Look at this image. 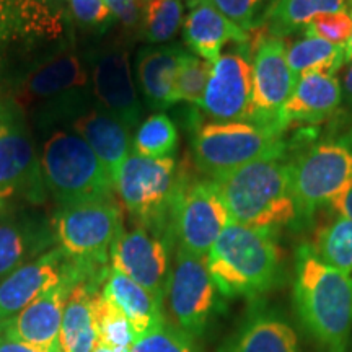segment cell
I'll return each instance as SVG.
<instances>
[{
  "mask_svg": "<svg viewBox=\"0 0 352 352\" xmlns=\"http://www.w3.org/2000/svg\"><path fill=\"white\" fill-rule=\"evenodd\" d=\"M294 303L321 349L346 351L352 331V274L321 261L310 245H302L296 254Z\"/></svg>",
  "mask_w": 352,
  "mask_h": 352,
  "instance_id": "cell-1",
  "label": "cell"
},
{
  "mask_svg": "<svg viewBox=\"0 0 352 352\" xmlns=\"http://www.w3.org/2000/svg\"><path fill=\"white\" fill-rule=\"evenodd\" d=\"M206 263L223 297L254 298L274 287L283 256L272 228L230 222L209 250Z\"/></svg>",
  "mask_w": 352,
  "mask_h": 352,
  "instance_id": "cell-2",
  "label": "cell"
},
{
  "mask_svg": "<svg viewBox=\"0 0 352 352\" xmlns=\"http://www.w3.org/2000/svg\"><path fill=\"white\" fill-rule=\"evenodd\" d=\"M232 222L253 228H272L297 222L290 184V164L264 158L212 176Z\"/></svg>",
  "mask_w": 352,
  "mask_h": 352,
  "instance_id": "cell-3",
  "label": "cell"
},
{
  "mask_svg": "<svg viewBox=\"0 0 352 352\" xmlns=\"http://www.w3.org/2000/svg\"><path fill=\"white\" fill-rule=\"evenodd\" d=\"M188 178L178 170L175 157L148 158L131 152L121 166L114 191L138 226L173 241L175 206Z\"/></svg>",
  "mask_w": 352,
  "mask_h": 352,
  "instance_id": "cell-4",
  "label": "cell"
},
{
  "mask_svg": "<svg viewBox=\"0 0 352 352\" xmlns=\"http://www.w3.org/2000/svg\"><path fill=\"white\" fill-rule=\"evenodd\" d=\"M44 182L60 208L114 199V184L90 145L77 132L57 131L41 153Z\"/></svg>",
  "mask_w": 352,
  "mask_h": 352,
  "instance_id": "cell-5",
  "label": "cell"
},
{
  "mask_svg": "<svg viewBox=\"0 0 352 352\" xmlns=\"http://www.w3.org/2000/svg\"><path fill=\"white\" fill-rule=\"evenodd\" d=\"M284 132L252 121L206 122L196 131L192 152L197 168L210 176L264 158H283Z\"/></svg>",
  "mask_w": 352,
  "mask_h": 352,
  "instance_id": "cell-6",
  "label": "cell"
},
{
  "mask_svg": "<svg viewBox=\"0 0 352 352\" xmlns=\"http://www.w3.org/2000/svg\"><path fill=\"white\" fill-rule=\"evenodd\" d=\"M290 184L297 222L310 220L316 210L352 186V144L324 140L308 148L290 164Z\"/></svg>",
  "mask_w": 352,
  "mask_h": 352,
  "instance_id": "cell-7",
  "label": "cell"
},
{
  "mask_svg": "<svg viewBox=\"0 0 352 352\" xmlns=\"http://www.w3.org/2000/svg\"><path fill=\"white\" fill-rule=\"evenodd\" d=\"M59 248L74 259L107 266L109 250L122 232V210L116 199L64 206L54 219Z\"/></svg>",
  "mask_w": 352,
  "mask_h": 352,
  "instance_id": "cell-8",
  "label": "cell"
},
{
  "mask_svg": "<svg viewBox=\"0 0 352 352\" xmlns=\"http://www.w3.org/2000/svg\"><path fill=\"white\" fill-rule=\"evenodd\" d=\"M232 222L226 202L212 179L184 183L176 201L171 235L184 252L206 258L215 240Z\"/></svg>",
  "mask_w": 352,
  "mask_h": 352,
  "instance_id": "cell-9",
  "label": "cell"
},
{
  "mask_svg": "<svg viewBox=\"0 0 352 352\" xmlns=\"http://www.w3.org/2000/svg\"><path fill=\"white\" fill-rule=\"evenodd\" d=\"M215 287L206 258L176 248L171 267L168 297L171 318L188 336H199L208 327L215 307Z\"/></svg>",
  "mask_w": 352,
  "mask_h": 352,
  "instance_id": "cell-10",
  "label": "cell"
},
{
  "mask_svg": "<svg viewBox=\"0 0 352 352\" xmlns=\"http://www.w3.org/2000/svg\"><path fill=\"white\" fill-rule=\"evenodd\" d=\"M263 33L256 36V47L252 60L253 111L250 121L283 131L279 126V116L296 87L297 76L287 64V44L284 39L271 36L264 30Z\"/></svg>",
  "mask_w": 352,
  "mask_h": 352,
  "instance_id": "cell-11",
  "label": "cell"
},
{
  "mask_svg": "<svg viewBox=\"0 0 352 352\" xmlns=\"http://www.w3.org/2000/svg\"><path fill=\"white\" fill-rule=\"evenodd\" d=\"M109 261L129 279L164 300L170 279L168 240L138 226L116 236L109 250Z\"/></svg>",
  "mask_w": 352,
  "mask_h": 352,
  "instance_id": "cell-12",
  "label": "cell"
},
{
  "mask_svg": "<svg viewBox=\"0 0 352 352\" xmlns=\"http://www.w3.org/2000/svg\"><path fill=\"white\" fill-rule=\"evenodd\" d=\"M245 50L220 54L212 65L199 107L215 121L252 120L253 69Z\"/></svg>",
  "mask_w": 352,
  "mask_h": 352,
  "instance_id": "cell-13",
  "label": "cell"
},
{
  "mask_svg": "<svg viewBox=\"0 0 352 352\" xmlns=\"http://www.w3.org/2000/svg\"><path fill=\"white\" fill-rule=\"evenodd\" d=\"M67 254L56 248L0 279V323L19 315L47 290L67 283Z\"/></svg>",
  "mask_w": 352,
  "mask_h": 352,
  "instance_id": "cell-14",
  "label": "cell"
},
{
  "mask_svg": "<svg viewBox=\"0 0 352 352\" xmlns=\"http://www.w3.org/2000/svg\"><path fill=\"white\" fill-rule=\"evenodd\" d=\"M94 94L101 109L121 120L129 129L140 122V100L132 80L129 54L124 47L114 46L95 59L91 70Z\"/></svg>",
  "mask_w": 352,
  "mask_h": 352,
  "instance_id": "cell-15",
  "label": "cell"
},
{
  "mask_svg": "<svg viewBox=\"0 0 352 352\" xmlns=\"http://www.w3.org/2000/svg\"><path fill=\"white\" fill-rule=\"evenodd\" d=\"M38 160L19 111L0 104V202L38 184Z\"/></svg>",
  "mask_w": 352,
  "mask_h": 352,
  "instance_id": "cell-16",
  "label": "cell"
},
{
  "mask_svg": "<svg viewBox=\"0 0 352 352\" xmlns=\"http://www.w3.org/2000/svg\"><path fill=\"white\" fill-rule=\"evenodd\" d=\"M72 287L67 283L56 285L30 303L19 315L0 323V334L15 338L46 352H63L59 342L65 300Z\"/></svg>",
  "mask_w": 352,
  "mask_h": 352,
  "instance_id": "cell-17",
  "label": "cell"
},
{
  "mask_svg": "<svg viewBox=\"0 0 352 352\" xmlns=\"http://www.w3.org/2000/svg\"><path fill=\"white\" fill-rule=\"evenodd\" d=\"M342 100V87L336 76L328 74H303L285 101L279 116L280 129L294 122L316 124L336 111Z\"/></svg>",
  "mask_w": 352,
  "mask_h": 352,
  "instance_id": "cell-18",
  "label": "cell"
},
{
  "mask_svg": "<svg viewBox=\"0 0 352 352\" xmlns=\"http://www.w3.org/2000/svg\"><path fill=\"white\" fill-rule=\"evenodd\" d=\"M77 132L107 170L113 184L126 158L131 155V131L124 122L104 109H91L74 121Z\"/></svg>",
  "mask_w": 352,
  "mask_h": 352,
  "instance_id": "cell-19",
  "label": "cell"
},
{
  "mask_svg": "<svg viewBox=\"0 0 352 352\" xmlns=\"http://www.w3.org/2000/svg\"><path fill=\"white\" fill-rule=\"evenodd\" d=\"M250 36V32L206 3L191 7L183 23V39L189 51L212 64L220 57L223 46L228 43L246 46Z\"/></svg>",
  "mask_w": 352,
  "mask_h": 352,
  "instance_id": "cell-20",
  "label": "cell"
},
{
  "mask_svg": "<svg viewBox=\"0 0 352 352\" xmlns=\"http://www.w3.org/2000/svg\"><path fill=\"white\" fill-rule=\"evenodd\" d=\"M101 294L124 314L138 338L165 324L164 300L118 270L109 267Z\"/></svg>",
  "mask_w": 352,
  "mask_h": 352,
  "instance_id": "cell-21",
  "label": "cell"
},
{
  "mask_svg": "<svg viewBox=\"0 0 352 352\" xmlns=\"http://www.w3.org/2000/svg\"><path fill=\"white\" fill-rule=\"evenodd\" d=\"M184 50L178 46L147 47L138 56V78L152 109H168L176 100V74Z\"/></svg>",
  "mask_w": 352,
  "mask_h": 352,
  "instance_id": "cell-22",
  "label": "cell"
},
{
  "mask_svg": "<svg viewBox=\"0 0 352 352\" xmlns=\"http://www.w3.org/2000/svg\"><path fill=\"white\" fill-rule=\"evenodd\" d=\"M226 352H302L297 333L274 310L256 308L246 316Z\"/></svg>",
  "mask_w": 352,
  "mask_h": 352,
  "instance_id": "cell-23",
  "label": "cell"
},
{
  "mask_svg": "<svg viewBox=\"0 0 352 352\" xmlns=\"http://www.w3.org/2000/svg\"><path fill=\"white\" fill-rule=\"evenodd\" d=\"M87 82L88 74L80 57L70 51L59 52L30 72L21 85L20 98L23 101L46 100L83 87Z\"/></svg>",
  "mask_w": 352,
  "mask_h": 352,
  "instance_id": "cell-24",
  "label": "cell"
},
{
  "mask_svg": "<svg viewBox=\"0 0 352 352\" xmlns=\"http://www.w3.org/2000/svg\"><path fill=\"white\" fill-rule=\"evenodd\" d=\"M98 289L77 284L69 292L63 311L59 342L63 352H94L98 344L91 298Z\"/></svg>",
  "mask_w": 352,
  "mask_h": 352,
  "instance_id": "cell-25",
  "label": "cell"
},
{
  "mask_svg": "<svg viewBox=\"0 0 352 352\" xmlns=\"http://www.w3.org/2000/svg\"><path fill=\"white\" fill-rule=\"evenodd\" d=\"M344 10H349L347 0H274L258 26L271 36L284 38L303 30L316 16Z\"/></svg>",
  "mask_w": 352,
  "mask_h": 352,
  "instance_id": "cell-26",
  "label": "cell"
},
{
  "mask_svg": "<svg viewBox=\"0 0 352 352\" xmlns=\"http://www.w3.org/2000/svg\"><path fill=\"white\" fill-rule=\"evenodd\" d=\"M285 57L290 70L297 78L303 74H328L334 76L346 64L344 46H334L316 36H307L297 39L285 47Z\"/></svg>",
  "mask_w": 352,
  "mask_h": 352,
  "instance_id": "cell-27",
  "label": "cell"
},
{
  "mask_svg": "<svg viewBox=\"0 0 352 352\" xmlns=\"http://www.w3.org/2000/svg\"><path fill=\"white\" fill-rule=\"evenodd\" d=\"M311 250L328 266L352 274V220L338 214L315 233Z\"/></svg>",
  "mask_w": 352,
  "mask_h": 352,
  "instance_id": "cell-28",
  "label": "cell"
},
{
  "mask_svg": "<svg viewBox=\"0 0 352 352\" xmlns=\"http://www.w3.org/2000/svg\"><path fill=\"white\" fill-rule=\"evenodd\" d=\"M91 307H94L98 346L116 352H129L138 336L124 314L120 308L114 307L108 298H104L101 290L94 294Z\"/></svg>",
  "mask_w": 352,
  "mask_h": 352,
  "instance_id": "cell-29",
  "label": "cell"
},
{
  "mask_svg": "<svg viewBox=\"0 0 352 352\" xmlns=\"http://www.w3.org/2000/svg\"><path fill=\"white\" fill-rule=\"evenodd\" d=\"M183 0H144L142 30L148 43H166L178 34L184 23Z\"/></svg>",
  "mask_w": 352,
  "mask_h": 352,
  "instance_id": "cell-30",
  "label": "cell"
},
{
  "mask_svg": "<svg viewBox=\"0 0 352 352\" xmlns=\"http://www.w3.org/2000/svg\"><path fill=\"white\" fill-rule=\"evenodd\" d=\"M178 147V129L164 113H155L140 122L134 138V152L148 158L173 157Z\"/></svg>",
  "mask_w": 352,
  "mask_h": 352,
  "instance_id": "cell-31",
  "label": "cell"
},
{
  "mask_svg": "<svg viewBox=\"0 0 352 352\" xmlns=\"http://www.w3.org/2000/svg\"><path fill=\"white\" fill-rule=\"evenodd\" d=\"M212 65L191 51H184L176 74V100L199 104L212 74Z\"/></svg>",
  "mask_w": 352,
  "mask_h": 352,
  "instance_id": "cell-32",
  "label": "cell"
},
{
  "mask_svg": "<svg viewBox=\"0 0 352 352\" xmlns=\"http://www.w3.org/2000/svg\"><path fill=\"white\" fill-rule=\"evenodd\" d=\"M36 250L30 233L12 222H0V279L10 274Z\"/></svg>",
  "mask_w": 352,
  "mask_h": 352,
  "instance_id": "cell-33",
  "label": "cell"
},
{
  "mask_svg": "<svg viewBox=\"0 0 352 352\" xmlns=\"http://www.w3.org/2000/svg\"><path fill=\"white\" fill-rule=\"evenodd\" d=\"M129 352H197L191 336L170 324L139 336Z\"/></svg>",
  "mask_w": 352,
  "mask_h": 352,
  "instance_id": "cell-34",
  "label": "cell"
},
{
  "mask_svg": "<svg viewBox=\"0 0 352 352\" xmlns=\"http://www.w3.org/2000/svg\"><path fill=\"white\" fill-rule=\"evenodd\" d=\"M303 34L321 38L334 46H346L352 34L351 13L344 10L316 16L310 25L303 28Z\"/></svg>",
  "mask_w": 352,
  "mask_h": 352,
  "instance_id": "cell-35",
  "label": "cell"
},
{
  "mask_svg": "<svg viewBox=\"0 0 352 352\" xmlns=\"http://www.w3.org/2000/svg\"><path fill=\"white\" fill-rule=\"evenodd\" d=\"M186 2L189 7L199 6V3L210 6L222 13L226 19L250 32L254 26H258L256 12L264 0H186Z\"/></svg>",
  "mask_w": 352,
  "mask_h": 352,
  "instance_id": "cell-36",
  "label": "cell"
},
{
  "mask_svg": "<svg viewBox=\"0 0 352 352\" xmlns=\"http://www.w3.org/2000/svg\"><path fill=\"white\" fill-rule=\"evenodd\" d=\"M69 6L77 23L87 28L104 30L114 20L103 0H69Z\"/></svg>",
  "mask_w": 352,
  "mask_h": 352,
  "instance_id": "cell-37",
  "label": "cell"
},
{
  "mask_svg": "<svg viewBox=\"0 0 352 352\" xmlns=\"http://www.w3.org/2000/svg\"><path fill=\"white\" fill-rule=\"evenodd\" d=\"M104 6L126 28H138L142 21L144 0H103Z\"/></svg>",
  "mask_w": 352,
  "mask_h": 352,
  "instance_id": "cell-38",
  "label": "cell"
},
{
  "mask_svg": "<svg viewBox=\"0 0 352 352\" xmlns=\"http://www.w3.org/2000/svg\"><path fill=\"white\" fill-rule=\"evenodd\" d=\"M0 352H46L36 346L26 344L23 341L15 340V338L0 334Z\"/></svg>",
  "mask_w": 352,
  "mask_h": 352,
  "instance_id": "cell-39",
  "label": "cell"
},
{
  "mask_svg": "<svg viewBox=\"0 0 352 352\" xmlns=\"http://www.w3.org/2000/svg\"><path fill=\"white\" fill-rule=\"evenodd\" d=\"M329 208H331L336 214L344 215V217L352 220V186L347 189L344 195L329 202Z\"/></svg>",
  "mask_w": 352,
  "mask_h": 352,
  "instance_id": "cell-40",
  "label": "cell"
},
{
  "mask_svg": "<svg viewBox=\"0 0 352 352\" xmlns=\"http://www.w3.org/2000/svg\"><path fill=\"white\" fill-rule=\"evenodd\" d=\"M344 90L347 96L352 100V63H349V67L344 74Z\"/></svg>",
  "mask_w": 352,
  "mask_h": 352,
  "instance_id": "cell-41",
  "label": "cell"
},
{
  "mask_svg": "<svg viewBox=\"0 0 352 352\" xmlns=\"http://www.w3.org/2000/svg\"><path fill=\"white\" fill-rule=\"evenodd\" d=\"M349 13H351V19H352V3H349ZM344 60L346 63H352V34L349 38V41L344 46Z\"/></svg>",
  "mask_w": 352,
  "mask_h": 352,
  "instance_id": "cell-42",
  "label": "cell"
},
{
  "mask_svg": "<svg viewBox=\"0 0 352 352\" xmlns=\"http://www.w3.org/2000/svg\"><path fill=\"white\" fill-rule=\"evenodd\" d=\"M94 352H116V351H111V349H108V347H103V346H98V344H96V347L94 349Z\"/></svg>",
  "mask_w": 352,
  "mask_h": 352,
  "instance_id": "cell-43",
  "label": "cell"
},
{
  "mask_svg": "<svg viewBox=\"0 0 352 352\" xmlns=\"http://www.w3.org/2000/svg\"><path fill=\"white\" fill-rule=\"evenodd\" d=\"M6 23H3V20H2V16H0V39H2V36L3 34H6Z\"/></svg>",
  "mask_w": 352,
  "mask_h": 352,
  "instance_id": "cell-44",
  "label": "cell"
},
{
  "mask_svg": "<svg viewBox=\"0 0 352 352\" xmlns=\"http://www.w3.org/2000/svg\"><path fill=\"white\" fill-rule=\"evenodd\" d=\"M349 3H352V0H347V6H349Z\"/></svg>",
  "mask_w": 352,
  "mask_h": 352,
  "instance_id": "cell-45",
  "label": "cell"
}]
</instances>
